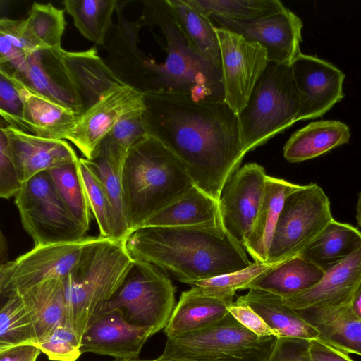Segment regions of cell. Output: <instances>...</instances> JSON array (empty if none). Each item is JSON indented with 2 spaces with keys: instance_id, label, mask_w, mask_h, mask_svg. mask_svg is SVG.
Here are the masks:
<instances>
[{
  "instance_id": "cell-1",
  "label": "cell",
  "mask_w": 361,
  "mask_h": 361,
  "mask_svg": "<svg viewBox=\"0 0 361 361\" xmlns=\"http://www.w3.org/2000/svg\"><path fill=\"white\" fill-rule=\"evenodd\" d=\"M144 101L147 134L178 158L196 187L219 201L245 155L238 115L224 102L184 94L149 92Z\"/></svg>"
},
{
  "instance_id": "cell-2",
  "label": "cell",
  "mask_w": 361,
  "mask_h": 361,
  "mask_svg": "<svg viewBox=\"0 0 361 361\" xmlns=\"http://www.w3.org/2000/svg\"><path fill=\"white\" fill-rule=\"evenodd\" d=\"M125 245L134 259L149 262L190 285L252 263L224 225L141 227L129 233Z\"/></svg>"
},
{
  "instance_id": "cell-3",
  "label": "cell",
  "mask_w": 361,
  "mask_h": 361,
  "mask_svg": "<svg viewBox=\"0 0 361 361\" xmlns=\"http://www.w3.org/2000/svg\"><path fill=\"white\" fill-rule=\"evenodd\" d=\"M194 183L184 166L160 141L147 135L128 151L122 173L130 233L178 200Z\"/></svg>"
},
{
  "instance_id": "cell-4",
  "label": "cell",
  "mask_w": 361,
  "mask_h": 361,
  "mask_svg": "<svg viewBox=\"0 0 361 361\" xmlns=\"http://www.w3.org/2000/svg\"><path fill=\"white\" fill-rule=\"evenodd\" d=\"M143 4L139 18L142 25L158 26L166 41L164 63H153L150 92L184 94L200 102H224L221 69L192 49L167 1H145Z\"/></svg>"
},
{
  "instance_id": "cell-5",
  "label": "cell",
  "mask_w": 361,
  "mask_h": 361,
  "mask_svg": "<svg viewBox=\"0 0 361 361\" xmlns=\"http://www.w3.org/2000/svg\"><path fill=\"white\" fill-rule=\"evenodd\" d=\"M135 259L125 240L92 237L74 269L62 280L66 323L82 339L96 309L121 286Z\"/></svg>"
},
{
  "instance_id": "cell-6",
  "label": "cell",
  "mask_w": 361,
  "mask_h": 361,
  "mask_svg": "<svg viewBox=\"0 0 361 361\" xmlns=\"http://www.w3.org/2000/svg\"><path fill=\"white\" fill-rule=\"evenodd\" d=\"M300 94L291 65L269 62L238 115L243 151L266 143L298 121Z\"/></svg>"
},
{
  "instance_id": "cell-7",
  "label": "cell",
  "mask_w": 361,
  "mask_h": 361,
  "mask_svg": "<svg viewBox=\"0 0 361 361\" xmlns=\"http://www.w3.org/2000/svg\"><path fill=\"white\" fill-rule=\"evenodd\" d=\"M276 337H260L230 313L199 331L169 338L164 361H267Z\"/></svg>"
},
{
  "instance_id": "cell-8",
  "label": "cell",
  "mask_w": 361,
  "mask_h": 361,
  "mask_svg": "<svg viewBox=\"0 0 361 361\" xmlns=\"http://www.w3.org/2000/svg\"><path fill=\"white\" fill-rule=\"evenodd\" d=\"M175 290L161 270L135 259L121 286L93 315L118 310L128 322L149 329L154 335L165 328L175 308Z\"/></svg>"
},
{
  "instance_id": "cell-9",
  "label": "cell",
  "mask_w": 361,
  "mask_h": 361,
  "mask_svg": "<svg viewBox=\"0 0 361 361\" xmlns=\"http://www.w3.org/2000/svg\"><path fill=\"white\" fill-rule=\"evenodd\" d=\"M14 203L35 246L74 243L86 237L87 231L67 208L48 171L25 181Z\"/></svg>"
},
{
  "instance_id": "cell-10",
  "label": "cell",
  "mask_w": 361,
  "mask_h": 361,
  "mask_svg": "<svg viewBox=\"0 0 361 361\" xmlns=\"http://www.w3.org/2000/svg\"><path fill=\"white\" fill-rule=\"evenodd\" d=\"M333 220L323 189L316 183L302 185L284 201L267 262L279 263L300 255Z\"/></svg>"
},
{
  "instance_id": "cell-11",
  "label": "cell",
  "mask_w": 361,
  "mask_h": 361,
  "mask_svg": "<svg viewBox=\"0 0 361 361\" xmlns=\"http://www.w3.org/2000/svg\"><path fill=\"white\" fill-rule=\"evenodd\" d=\"M92 237L74 243L34 246L0 267V293L17 294L51 279L63 280L76 266Z\"/></svg>"
},
{
  "instance_id": "cell-12",
  "label": "cell",
  "mask_w": 361,
  "mask_h": 361,
  "mask_svg": "<svg viewBox=\"0 0 361 361\" xmlns=\"http://www.w3.org/2000/svg\"><path fill=\"white\" fill-rule=\"evenodd\" d=\"M221 60L224 102L238 115L269 61L266 49L257 42L223 27H216Z\"/></svg>"
},
{
  "instance_id": "cell-13",
  "label": "cell",
  "mask_w": 361,
  "mask_h": 361,
  "mask_svg": "<svg viewBox=\"0 0 361 361\" xmlns=\"http://www.w3.org/2000/svg\"><path fill=\"white\" fill-rule=\"evenodd\" d=\"M4 71L16 76L32 91L71 109L77 115L85 111L80 88L66 60L63 48L37 50L30 54L16 70Z\"/></svg>"
},
{
  "instance_id": "cell-14",
  "label": "cell",
  "mask_w": 361,
  "mask_h": 361,
  "mask_svg": "<svg viewBox=\"0 0 361 361\" xmlns=\"http://www.w3.org/2000/svg\"><path fill=\"white\" fill-rule=\"evenodd\" d=\"M144 94L128 85L113 87L78 117L71 141L86 159L97 154L102 140L126 114L145 109Z\"/></svg>"
},
{
  "instance_id": "cell-15",
  "label": "cell",
  "mask_w": 361,
  "mask_h": 361,
  "mask_svg": "<svg viewBox=\"0 0 361 361\" xmlns=\"http://www.w3.org/2000/svg\"><path fill=\"white\" fill-rule=\"evenodd\" d=\"M267 176L262 166L248 163L231 176L221 191L219 205L223 225L243 246L252 232Z\"/></svg>"
},
{
  "instance_id": "cell-16",
  "label": "cell",
  "mask_w": 361,
  "mask_h": 361,
  "mask_svg": "<svg viewBox=\"0 0 361 361\" xmlns=\"http://www.w3.org/2000/svg\"><path fill=\"white\" fill-rule=\"evenodd\" d=\"M221 27L257 42L266 49L269 62L291 65L301 53V19L288 8L270 16L249 20H235L211 16Z\"/></svg>"
},
{
  "instance_id": "cell-17",
  "label": "cell",
  "mask_w": 361,
  "mask_h": 361,
  "mask_svg": "<svg viewBox=\"0 0 361 361\" xmlns=\"http://www.w3.org/2000/svg\"><path fill=\"white\" fill-rule=\"evenodd\" d=\"M291 68L300 94L298 121L321 117L344 97L345 74L332 63L300 53Z\"/></svg>"
},
{
  "instance_id": "cell-18",
  "label": "cell",
  "mask_w": 361,
  "mask_h": 361,
  "mask_svg": "<svg viewBox=\"0 0 361 361\" xmlns=\"http://www.w3.org/2000/svg\"><path fill=\"white\" fill-rule=\"evenodd\" d=\"M118 1L117 22L109 31L104 61L111 70L126 84L144 93L151 90L154 60L147 58L138 48L139 32L142 27L140 20H126L122 10L124 2Z\"/></svg>"
},
{
  "instance_id": "cell-19",
  "label": "cell",
  "mask_w": 361,
  "mask_h": 361,
  "mask_svg": "<svg viewBox=\"0 0 361 361\" xmlns=\"http://www.w3.org/2000/svg\"><path fill=\"white\" fill-rule=\"evenodd\" d=\"M152 336L151 330L130 323L120 310H114L92 316L82 336V353L109 356L114 360L139 359Z\"/></svg>"
},
{
  "instance_id": "cell-20",
  "label": "cell",
  "mask_w": 361,
  "mask_h": 361,
  "mask_svg": "<svg viewBox=\"0 0 361 361\" xmlns=\"http://www.w3.org/2000/svg\"><path fill=\"white\" fill-rule=\"evenodd\" d=\"M8 152L23 183L32 176L78 161L75 150L63 140L43 138L9 126H1Z\"/></svg>"
},
{
  "instance_id": "cell-21",
  "label": "cell",
  "mask_w": 361,
  "mask_h": 361,
  "mask_svg": "<svg viewBox=\"0 0 361 361\" xmlns=\"http://www.w3.org/2000/svg\"><path fill=\"white\" fill-rule=\"evenodd\" d=\"M360 284L361 247L325 271L316 285L283 301L294 310L340 305L351 302Z\"/></svg>"
},
{
  "instance_id": "cell-22",
  "label": "cell",
  "mask_w": 361,
  "mask_h": 361,
  "mask_svg": "<svg viewBox=\"0 0 361 361\" xmlns=\"http://www.w3.org/2000/svg\"><path fill=\"white\" fill-rule=\"evenodd\" d=\"M6 72L23 101V130L43 138L68 140L75 128L78 115L32 91L16 76Z\"/></svg>"
},
{
  "instance_id": "cell-23",
  "label": "cell",
  "mask_w": 361,
  "mask_h": 361,
  "mask_svg": "<svg viewBox=\"0 0 361 361\" xmlns=\"http://www.w3.org/2000/svg\"><path fill=\"white\" fill-rule=\"evenodd\" d=\"M233 298L211 295L198 286L181 293L164 329L169 338L188 334L219 321L227 315Z\"/></svg>"
},
{
  "instance_id": "cell-24",
  "label": "cell",
  "mask_w": 361,
  "mask_h": 361,
  "mask_svg": "<svg viewBox=\"0 0 361 361\" xmlns=\"http://www.w3.org/2000/svg\"><path fill=\"white\" fill-rule=\"evenodd\" d=\"M351 302L296 311L318 331L317 339L345 354L361 355V319Z\"/></svg>"
},
{
  "instance_id": "cell-25",
  "label": "cell",
  "mask_w": 361,
  "mask_h": 361,
  "mask_svg": "<svg viewBox=\"0 0 361 361\" xmlns=\"http://www.w3.org/2000/svg\"><path fill=\"white\" fill-rule=\"evenodd\" d=\"M302 185L268 176L252 232L244 245L255 262H267L269 250L286 198Z\"/></svg>"
},
{
  "instance_id": "cell-26",
  "label": "cell",
  "mask_w": 361,
  "mask_h": 361,
  "mask_svg": "<svg viewBox=\"0 0 361 361\" xmlns=\"http://www.w3.org/2000/svg\"><path fill=\"white\" fill-rule=\"evenodd\" d=\"M14 295L20 297L30 315L37 344L66 322V304L62 280H48Z\"/></svg>"
},
{
  "instance_id": "cell-27",
  "label": "cell",
  "mask_w": 361,
  "mask_h": 361,
  "mask_svg": "<svg viewBox=\"0 0 361 361\" xmlns=\"http://www.w3.org/2000/svg\"><path fill=\"white\" fill-rule=\"evenodd\" d=\"M324 271L301 256L276 263L255 278L245 289H257L287 298L316 285Z\"/></svg>"
},
{
  "instance_id": "cell-28",
  "label": "cell",
  "mask_w": 361,
  "mask_h": 361,
  "mask_svg": "<svg viewBox=\"0 0 361 361\" xmlns=\"http://www.w3.org/2000/svg\"><path fill=\"white\" fill-rule=\"evenodd\" d=\"M348 126L339 121L312 122L295 132L283 147V157L301 162L321 156L349 141Z\"/></svg>"
},
{
  "instance_id": "cell-29",
  "label": "cell",
  "mask_w": 361,
  "mask_h": 361,
  "mask_svg": "<svg viewBox=\"0 0 361 361\" xmlns=\"http://www.w3.org/2000/svg\"><path fill=\"white\" fill-rule=\"evenodd\" d=\"M213 225H223L219 201L194 185L184 195L152 216L141 227Z\"/></svg>"
},
{
  "instance_id": "cell-30",
  "label": "cell",
  "mask_w": 361,
  "mask_h": 361,
  "mask_svg": "<svg viewBox=\"0 0 361 361\" xmlns=\"http://www.w3.org/2000/svg\"><path fill=\"white\" fill-rule=\"evenodd\" d=\"M252 308L276 333L279 337L315 339L318 331L296 310L288 307L283 298L269 292L250 289L238 298Z\"/></svg>"
},
{
  "instance_id": "cell-31",
  "label": "cell",
  "mask_w": 361,
  "mask_h": 361,
  "mask_svg": "<svg viewBox=\"0 0 361 361\" xmlns=\"http://www.w3.org/2000/svg\"><path fill=\"white\" fill-rule=\"evenodd\" d=\"M127 153L102 142L97 156L86 159L102 183L111 202L115 221L113 239L125 240L130 233L123 200L122 173Z\"/></svg>"
},
{
  "instance_id": "cell-32",
  "label": "cell",
  "mask_w": 361,
  "mask_h": 361,
  "mask_svg": "<svg viewBox=\"0 0 361 361\" xmlns=\"http://www.w3.org/2000/svg\"><path fill=\"white\" fill-rule=\"evenodd\" d=\"M361 247V232L334 219L300 256L324 272L350 257Z\"/></svg>"
},
{
  "instance_id": "cell-33",
  "label": "cell",
  "mask_w": 361,
  "mask_h": 361,
  "mask_svg": "<svg viewBox=\"0 0 361 361\" xmlns=\"http://www.w3.org/2000/svg\"><path fill=\"white\" fill-rule=\"evenodd\" d=\"M64 56L80 88L85 111L113 87L125 85L99 56L95 47L83 51L64 50Z\"/></svg>"
},
{
  "instance_id": "cell-34",
  "label": "cell",
  "mask_w": 361,
  "mask_h": 361,
  "mask_svg": "<svg viewBox=\"0 0 361 361\" xmlns=\"http://www.w3.org/2000/svg\"><path fill=\"white\" fill-rule=\"evenodd\" d=\"M171 11L192 49L202 57L221 67L219 42L209 17L186 0H166Z\"/></svg>"
},
{
  "instance_id": "cell-35",
  "label": "cell",
  "mask_w": 361,
  "mask_h": 361,
  "mask_svg": "<svg viewBox=\"0 0 361 361\" xmlns=\"http://www.w3.org/2000/svg\"><path fill=\"white\" fill-rule=\"evenodd\" d=\"M63 4L81 35L95 44L104 47L118 1L65 0Z\"/></svg>"
},
{
  "instance_id": "cell-36",
  "label": "cell",
  "mask_w": 361,
  "mask_h": 361,
  "mask_svg": "<svg viewBox=\"0 0 361 361\" xmlns=\"http://www.w3.org/2000/svg\"><path fill=\"white\" fill-rule=\"evenodd\" d=\"M27 35L37 50L59 49L66 27L64 11L51 4L34 3L25 19Z\"/></svg>"
},
{
  "instance_id": "cell-37",
  "label": "cell",
  "mask_w": 361,
  "mask_h": 361,
  "mask_svg": "<svg viewBox=\"0 0 361 361\" xmlns=\"http://www.w3.org/2000/svg\"><path fill=\"white\" fill-rule=\"evenodd\" d=\"M207 17L220 16L235 20H249L278 13L286 7L278 0H186Z\"/></svg>"
},
{
  "instance_id": "cell-38",
  "label": "cell",
  "mask_w": 361,
  "mask_h": 361,
  "mask_svg": "<svg viewBox=\"0 0 361 361\" xmlns=\"http://www.w3.org/2000/svg\"><path fill=\"white\" fill-rule=\"evenodd\" d=\"M0 311V351L37 344L32 320L20 297L11 295Z\"/></svg>"
},
{
  "instance_id": "cell-39",
  "label": "cell",
  "mask_w": 361,
  "mask_h": 361,
  "mask_svg": "<svg viewBox=\"0 0 361 361\" xmlns=\"http://www.w3.org/2000/svg\"><path fill=\"white\" fill-rule=\"evenodd\" d=\"M78 161L54 168L48 172L67 208L87 231L92 212L80 179Z\"/></svg>"
},
{
  "instance_id": "cell-40",
  "label": "cell",
  "mask_w": 361,
  "mask_h": 361,
  "mask_svg": "<svg viewBox=\"0 0 361 361\" xmlns=\"http://www.w3.org/2000/svg\"><path fill=\"white\" fill-rule=\"evenodd\" d=\"M37 51L30 41L25 20L2 18L0 20V68L13 71Z\"/></svg>"
},
{
  "instance_id": "cell-41",
  "label": "cell",
  "mask_w": 361,
  "mask_h": 361,
  "mask_svg": "<svg viewBox=\"0 0 361 361\" xmlns=\"http://www.w3.org/2000/svg\"><path fill=\"white\" fill-rule=\"evenodd\" d=\"M78 170L92 214L98 225L99 236L113 239L114 216L104 188L85 158H79Z\"/></svg>"
},
{
  "instance_id": "cell-42",
  "label": "cell",
  "mask_w": 361,
  "mask_h": 361,
  "mask_svg": "<svg viewBox=\"0 0 361 361\" xmlns=\"http://www.w3.org/2000/svg\"><path fill=\"white\" fill-rule=\"evenodd\" d=\"M275 264L255 262L243 269L214 278L197 281L190 285L198 286L207 293L215 296L233 298L237 290H245L255 278Z\"/></svg>"
},
{
  "instance_id": "cell-43",
  "label": "cell",
  "mask_w": 361,
  "mask_h": 361,
  "mask_svg": "<svg viewBox=\"0 0 361 361\" xmlns=\"http://www.w3.org/2000/svg\"><path fill=\"white\" fill-rule=\"evenodd\" d=\"M37 346L52 361H76L81 355V338L66 321Z\"/></svg>"
},
{
  "instance_id": "cell-44",
  "label": "cell",
  "mask_w": 361,
  "mask_h": 361,
  "mask_svg": "<svg viewBox=\"0 0 361 361\" xmlns=\"http://www.w3.org/2000/svg\"><path fill=\"white\" fill-rule=\"evenodd\" d=\"M145 109L123 116L102 142L128 153L135 144L148 135L144 121Z\"/></svg>"
},
{
  "instance_id": "cell-45",
  "label": "cell",
  "mask_w": 361,
  "mask_h": 361,
  "mask_svg": "<svg viewBox=\"0 0 361 361\" xmlns=\"http://www.w3.org/2000/svg\"><path fill=\"white\" fill-rule=\"evenodd\" d=\"M23 101L8 74L0 69V114L6 126L23 130Z\"/></svg>"
},
{
  "instance_id": "cell-46",
  "label": "cell",
  "mask_w": 361,
  "mask_h": 361,
  "mask_svg": "<svg viewBox=\"0 0 361 361\" xmlns=\"http://www.w3.org/2000/svg\"><path fill=\"white\" fill-rule=\"evenodd\" d=\"M23 185L18 170L7 147L6 138L0 132V196L3 199L15 197Z\"/></svg>"
},
{
  "instance_id": "cell-47",
  "label": "cell",
  "mask_w": 361,
  "mask_h": 361,
  "mask_svg": "<svg viewBox=\"0 0 361 361\" xmlns=\"http://www.w3.org/2000/svg\"><path fill=\"white\" fill-rule=\"evenodd\" d=\"M267 361H312L310 340L300 338H276Z\"/></svg>"
},
{
  "instance_id": "cell-48",
  "label": "cell",
  "mask_w": 361,
  "mask_h": 361,
  "mask_svg": "<svg viewBox=\"0 0 361 361\" xmlns=\"http://www.w3.org/2000/svg\"><path fill=\"white\" fill-rule=\"evenodd\" d=\"M229 313L243 326L258 336H275L276 333L246 303L237 299L228 307Z\"/></svg>"
},
{
  "instance_id": "cell-49",
  "label": "cell",
  "mask_w": 361,
  "mask_h": 361,
  "mask_svg": "<svg viewBox=\"0 0 361 361\" xmlns=\"http://www.w3.org/2000/svg\"><path fill=\"white\" fill-rule=\"evenodd\" d=\"M310 352L312 361H353L348 354L317 338L310 340Z\"/></svg>"
},
{
  "instance_id": "cell-50",
  "label": "cell",
  "mask_w": 361,
  "mask_h": 361,
  "mask_svg": "<svg viewBox=\"0 0 361 361\" xmlns=\"http://www.w3.org/2000/svg\"><path fill=\"white\" fill-rule=\"evenodd\" d=\"M40 353L36 345H18L0 351V361H36Z\"/></svg>"
},
{
  "instance_id": "cell-51",
  "label": "cell",
  "mask_w": 361,
  "mask_h": 361,
  "mask_svg": "<svg viewBox=\"0 0 361 361\" xmlns=\"http://www.w3.org/2000/svg\"><path fill=\"white\" fill-rule=\"evenodd\" d=\"M351 308L356 316L361 319V284L353 296Z\"/></svg>"
},
{
  "instance_id": "cell-52",
  "label": "cell",
  "mask_w": 361,
  "mask_h": 361,
  "mask_svg": "<svg viewBox=\"0 0 361 361\" xmlns=\"http://www.w3.org/2000/svg\"><path fill=\"white\" fill-rule=\"evenodd\" d=\"M1 245H0V252H1V262L2 264L4 263V259H6L7 255V244L5 237L4 236L2 232L1 233Z\"/></svg>"
},
{
  "instance_id": "cell-53",
  "label": "cell",
  "mask_w": 361,
  "mask_h": 361,
  "mask_svg": "<svg viewBox=\"0 0 361 361\" xmlns=\"http://www.w3.org/2000/svg\"><path fill=\"white\" fill-rule=\"evenodd\" d=\"M356 220L358 225L361 227V191L358 194V198L356 204Z\"/></svg>"
},
{
  "instance_id": "cell-54",
  "label": "cell",
  "mask_w": 361,
  "mask_h": 361,
  "mask_svg": "<svg viewBox=\"0 0 361 361\" xmlns=\"http://www.w3.org/2000/svg\"><path fill=\"white\" fill-rule=\"evenodd\" d=\"M114 361H164V360H160L159 357L155 359V360H139V359H135V360H114Z\"/></svg>"
}]
</instances>
